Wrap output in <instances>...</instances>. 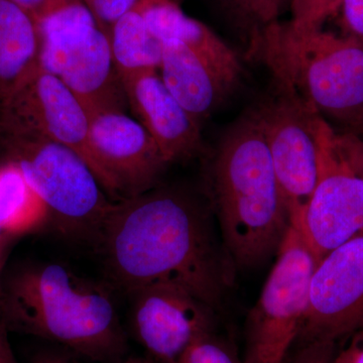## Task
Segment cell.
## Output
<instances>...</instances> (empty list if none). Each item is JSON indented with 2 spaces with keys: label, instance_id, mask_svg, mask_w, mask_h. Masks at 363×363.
Returning <instances> with one entry per match:
<instances>
[{
  "label": "cell",
  "instance_id": "6da1fadb",
  "mask_svg": "<svg viewBox=\"0 0 363 363\" xmlns=\"http://www.w3.org/2000/svg\"><path fill=\"white\" fill-rule=\"evenodd\" d=\"M109 279L130 295L157 284L188 289L216 309L234 264L190 196L152 188L114 203L96 241Z\"/></svg>",
  "mask_w": 363,
  "mask_h": 363
},
{
  "label": "cell",
  "instance_id": "7a4b0ae2",
  "mask_svg": "<svg viewBox=\"0 0 363 363\" xmlns=\"http://www.w3.org/2000/svg\"><path fill=\"white\" fill-rule=\"evenodd\" d=\"M223 247L235 267H259L277 255L291 224L266 135L255 112L222 138L210 173Z\"/></svg>",
  "mask_w": 363,
  "mask_h": 363
},
{
  "label": "cell",
  "instance_id": "3957f363",
  "mask_svg": "<svg viewBox=\"0 0 363 363\" xmlns=\"http://www.w3.org/2000/svg\"><path fill=\"white\" fill-rule=\"evenodd\" d=\"M6 326L94 360L118 357L125 336L111 291L59 264L25 267L0 289Z\"/></svg>",
  "mask_w": 363,
  "mask_h": 363
},
{
  "label": "cell",
  "instance_id": "277c9868",
  "mask_svg": "<svg viewBox=\"0 0 363 363\" xmlns=\"http://www.w3.org/2000/svg\"><path fill=\"white\" fill-rule=\"evenodd\" d=\"M248 55L290 93L345 128L363 135V45L323 30L297 33L277 23L250 39Z\"/></svg>",
  "mask_w": 363,
  "mask_h": 363
},
{
  "label": "cell",
  "instance_id": "5b68a950",
  "mask_svg": "<svg viewBox=\"0 0 363 363\" xmlns=\"http://www.w3.org/2000/svg\"><path fill=\"white\" fill-rule=\"evenodd\" d=\"M9 160L18 162L69 238L96 242L114 206L94 172L74 150L38 136L0 131Z\"/></svg>",
  "mask_w": 363,
  "mask_h": 363
},
{
  "label": "cell",
  "instance_id": "8992f818",
  "mask_svg": "<svg viewBox=\"0 0 363 363\" xmlns=\"http://www.w3.org/2000/svg\"><path fill=\"white\" fill-rule=\"evenodd\" d=\"M40 65L78 97L88 113L123 111L128 104L108 35L81 0L37 23Z\"/></svg>",
  "mask_w": 363,
  "mask_h": 363
},
{
  "label": "cell",
  "instance_id": "52a82bcc",
  "mask_svg": "<svg viewBox=\"0 0 363 363\" xmlns=\"http://www.w3.org/2000/svg\"><path fill=\"white\" fill-rule=\"evenodd\" d=\"M257 303L248 314L245 363H285L300 335L318 264L291 221Z\"/></svg>",
  "mask_w": 363,
  "mask_h": 363
},
{
  "label": "cell",
  "instance_id": "ba28073f",
  "mask_svg": "<svg viewBox=\"0 0 363 363\" xmlns=\"http://www.w3.org/2000/svg\"><path fill=\"white\" fill-rule=\"evenodd\" d=\"M319 175L316 188L295 222L318 262L363 233V173L351 156L345 135L323 117L318 123Z\"/></svg>",
  "mask_w": 363,
  "mask_h": 363
},
{
  "label": "cell",
  "instance_id": "9c48e42d",
  "mask_svg": "<svg viewBox=\"0 0 363 363\" xmlns=\"http://www.w3.org/2000/svg\"><path fill=\"white\" fill-rule=\"evenodd\" d=\"M0 131L38 136L69 147L87 162L104 188V174L91 147L89 113L78 97L42 66L0 102Z\"/></svg>",
  "mask_w": 363,
  "mask_h": 363
},
{
  "label": "cell",
  "instance_id": "30bf717a",
  "mask_svg": "<svg viewBox=\"0 0 363 363\" xmlns=\"http://www.w3.org/2000/svg\"><path fill=\"white\" fill-rule=\"evenodd\" d=\"M266 135L272 166L291 220L300 218L319 175L318 123L321 116L302 99L278 90L255 111Z\"/></svg>",
  "mask_w": 363,
  "mask_h": 363
},
{
  "label": "cell",
  "instance_id": "8fae6325",
  "mask_svg": "<svg viewBox=\"0 0 363 363\" xmlns=\"http://www.w3.org/2000/svg\"><path fill=\"white\" fill-rule=\"evenodd\" d=\"M362 327L363 233L318 262L298 339L335 342Z\"/></svg>",
  "mask_w": 363,
  "mask_h": 363
},
{
  "label": "cell",
  "instance_id": "7c38bea8",
  "mask_svg": "<svg viewBox=\"0 0 363 363\" xmlns=\"http://www.w3.org/2000/svg\"><path fill=\"white\" fill-rule=\"evenodd\" d=\"M90 143L105 191L116 201L154 188L168 166L147 130L123 111L90 114Z\"/></svg>",
  "mask_w": 363,
  "mask_h": 363
},
{
  "label": "cell",
  "instance_id": "4fadbf2b",
  "mask_svg": "<svg viewBox=\"0 0 363 363\" xmlns=\"http://www.w3.org/2000/svg\"><path fill=\"white\" fill-rule=\"evenodd\" d=\"M133 327L138 342L157 363H179L201 336L213 331V310L176 284L133 293Z\"/></svg>",
  "mask_w": 363,
  "mask_h": 363
},
{
  "label": "cell",
  "instance_id": "5bb4252c",
  "mask_svg": "<svg viewBox=\"0 0 363 363\" xmlns=\"http://www.w3.org/2000/svg\"><path fill=\"white\" fill-rule=\"evenodd\" d=\"M121 83L131 111L167 164L189 159L201 150L199 121L171 94L157 70L135 74Z\"/></svg>",
  "mask_w": 363,
  "mask_h": 363
},
{
  "label": "cell",
  "instance_id": "9a60e30c",
  "mask_svg": "<svg viewBox=\"0 0 363 363\" xmlns=\"http://www.w3.org/2000/svg\"><path fill=\"white\" fill-rule=\"evenodd\" d=\"M147 30L159 40H180L201 57L231 87L242 74L240 57L208 26L189 18L173 0H138Z\"/></svg>",
  "mask_w": 363,
  "mask_h": 363
},
{
  "label": "cell",
  "instance_id": "2e32d148",
  "mask_svg": "<svg viewBox=\"0 0 363 363\" xmlns=\"http://www.w3.org/2000/svg\"><path fill=\"white\" fill-rule=\"evenodd\" d=\"M161 42L159 71L162 82L182 106L200 121L220 104L233 87L180 40Z\"/></svg>",
  "mask_w": 363,
  "mask_h": 363
},
{
  "label": "cell",
  "instance_id": "e0dca14e",
  "mask_svg": "<svg viewBox=\"0 0 363 363\" xmlns=\"http://www.w3.org/2000/svg\"><path fill=\"white\" fill-rule=\"evenodd\" d=\"M39 65L37 23L13 0H0V102Z\"/></svg>",
  "mask_w": 363,
  "mask_h": 363
},
{
  "label": "cell",
  "instance_id": "ac0fdd59",
  "mask_svg": "<svg viewBox=\"0 0 363 363\" xmlns=\"http://www.w3.org/2000/svg\"><path fill=\"white\" fill-rule=\"evenodd\" d=\"M51 221L49 209L18 162L0 164V228L6 238L39 230Z\"/></svg>",
  "mask_w": 363,
  "mask_h": 363
},
{
  "label": "cell",
  "instance_id": "d6986e66",
  "mask_svg": "<svg viewBox=\"0 0 363 363\" xmlns=\"http://www.w3.org/2000/svg\"><path fill=\"white\" fill-rule=\"evenodd\" d=\"M107 35L121 81L142 72L159 71L162 42L147 30L138 4L113 23Z\"/></svg>",
  "mask_w": 363,
  "mask_h": 363
},
{
  "label": "cell",
  "instance_id": "ffe728a7",
  "mask_svg": "<svg viewBox=\"0 0 363 363\" xmlns=\"http://www.w3.org/2000/svg\"><path fill=\"white\" fill-rule=\"evenodd\" d=\"M234 18L247 28L250 37L277 23L286 0H221Z\"/></svg>",
  "mask_w": 363,
  "mask_h": 363
},
{
  "label": "cell",
  "instance_id": "44dd1931",
  "mask_svg": "<svg viewBox=\"0 0 363 363\" xmlns=\"http://www.w3.org/2000/svg\"><path fill=\"white\" fill-rule=\"evenodd\" d=\"M341 0H291L292 18L289 26L297 33L321 30L325 21L336 16Z\"/></svg>",
  "mask_w": 363,
  "mask_h": 363
},
{
  "label": "cell",
  "instance_id": "7402d4cb",
  "mask_svg": "<svg viewBox=\"0 0 363 363\" xmlns=\"http://www.w3.org/2000/svg\"><path fill=\"white\" fill-rule=\"evenodd\" d=\"M179 363H245L233 346L217 337L213 331L196 340Z\"/></svg>",
  "mask_w": 363,
  "mask_h": 363
},
{
  "label": "cell",
  "instance_id": "603a6c76",
  "mask_svg": "<svg viewBox=\"0 0 363 363\" xmlns=\"http://www.w3.org/2000/svg\"><path fill=\"white\" fill-rule=\"evenodd\" d=\"M96 18L98 25L108 33L113 23L135 7L138 0H81Z\"/></svg>",
  "mask_w": 363,
  "mask_h": 363
},
{
  "label": "cell",
  "instance_id": "cb8c5ba5",
  "mask_svg": "<svg viewBox=\"0 0 363 363\" xmlns=\"http://www.w3.org/2000/svg\"><path fill=\"white\" fill-rule=\"evenodd\" d=\"M339 13L343 35L363 45V0H341Z\"/></svg>",
  "mask_w": 363,
  "mask_h": 363
},
{
  "label": "cell",
  "instance_id": "d4e9b609",
  "mask_svg": "<svg viewBox=\"0 0 363 363\" xmlns=\"http://www.w3.org/2000/svg\"><path fill=\"white\" fill-rule=\"evenodd\" d=\"M334 345L330 341L304 343L289 363H332L336 353Z\"/></svg>",
  "mask_w": 363,
  "mask_h": 363
},
{
  "label": "cell",
  "instance_id": "484cf974",
  "mask_svg": "<svg viewBox=\"0 0 363 363\" xmlns=\"http://www.w3.org/2000/svg\"><path fill=\"white\" fill-rule=\"evenodd\" d=\"M13 1L30 14L38 23L49 14L78 0H13Z\"/></svg>",
  "mask_w": 363,
  "mask_h": 363
},
{
  "label": "cell",
  "instance_id": "4316f807",
  "mask_svg": "<svg viewBox=\"0 0 363 363\" xmlns=\"http://www.w3.org/2000/svg\"><path fill=\"white\" fill-rule=\"evenodd\" d=\"M350 336V342L335 353L332 363H363V327Z\"/></svg>",
  "mask_w": 363,
  "mask_h": 363
},
{
  "label": "cell",
  "instance_id": "83f0119b",
  "mask_svg": "<svg viewBox=\"0 0 363 363\" xmlns=\"http://www.w3.org/2000/svg\"><path fill=\"white\" fill-rule=\"evenodd\" d=\"M0 363H16L7 337V326L0 318Z\"/></svg>",
  "mask_w": 363,
  "mask_h": 363
},
{
  "label": "cell",
  "instance_id": "f1b7e54d",
  "mask_svg": "<svg viewBox=\"0 0 363 363\" xmlns=\"http://www.w3.org/2000/svg\"><path fill=\"white\" fill-rule=\"evenodd\" d=\"M351 155L363 173V140L359 136L354 135L350 143Z\"/></svg>",
  "mask_w": 363,
  "mask_h": 363
},
{
  "label": "cell",
  "instance_id": "f546056e",
  "mask_svg": "<svg viewBox=\"0 0 363 363\" xmlns=\"http://www.w3.org/2000/svg\"><path fill=\"white\" fill-rule=\"evenodd\" d=\"M32 363H74V362L65 355L58 354V353H44L35 357Z\"/></svg>",
  "mask_w": 363,
  "mask_h": 363
},
{
  "label": "cell",
  "instance_id": "4dcf8cb0",
  "mask_svg": "<svg viewBox=\"0 0 363 363\" xmlns=\"http://www.w3.org/2000/svg\"><path fill=\"white\" fill-rule=\"evenodd\" d=\"M6 247L7 241L0 245V271H1V267L4 266V259H6Z\"/></svg>",
  "mask_w": 363,
  "mask_h": 363
},
{
  "label": "cell",
  "instance_id": "1f68e13d",
  "mask_svg": "<svg viewBox=\"0 0 363 363\" xmlns=\"http://www.w3.org/2000/svg\"><path fill=\"white\" fill-rule=\"evenodd\" d=\"M74 363H77L74 362ZM124 363H157L152 358H130Z\"/></svg>",
  "mask_w": 363,
  "mask_h": 363
},
{
  "label": "cell",
  "instance_id": "d6a6232c",
  "mask_svg": "<svg viewBox=\"0 0 363 363\" xmlns=\"http://www.w3.org/2000/svg\"><path fill=\"white\" fill-rule=\"evenodd\" d=\"M7 240H9V238L4 235V233H2L1 231V228H0V245H1V243L6 242Z\"/></svg>",
  "mask_w": 363,
  "mask_h": 363
}]
</instances>
